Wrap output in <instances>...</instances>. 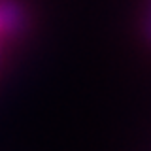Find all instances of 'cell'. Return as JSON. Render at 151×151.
Returning <instances> with one entry per match:
<instances>
[{
    "label": "cell",
    "instance_id": "cell-2",
    "mask_svg": "<svg viewBox=\"0 0 151 151\" xmlns=\"http://www.w3.org/2000/svg\"><path fill=\"white\" fill-rule=\"evenodd\" d=\"M145 30H147V36L151 40V8H149V15H147V23H145Z\"/></svg>",
    "mask_w": 151,
    "mask_h": 151
},
{
    "label": "cell",
    "instance_id": "cell-1",
    "mask_svg": "<svg viewBox=\"0 0 151 151\" xmlns=\"http://www.w3.org/2000/svg\"><path fill=\"white\" fill-rule=\"evenodd\" d=\"M21 23V12L15 4L6 2L0 6V27L8 28V30H13V28L19 27Z\"/></svg>",
    "mask_w": 151,
    "mask_h": 151
}]
</instances>
